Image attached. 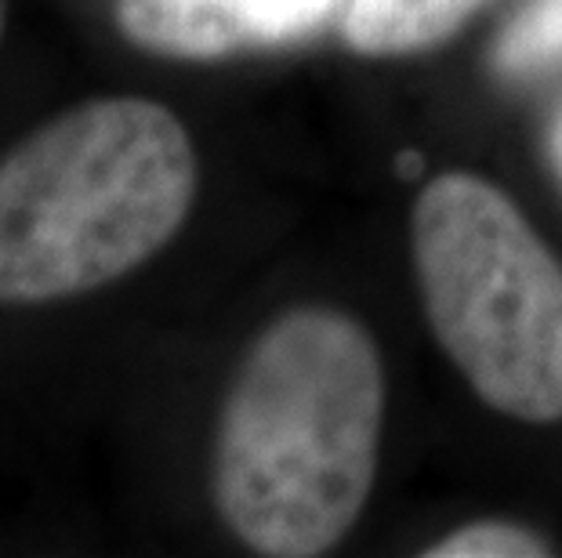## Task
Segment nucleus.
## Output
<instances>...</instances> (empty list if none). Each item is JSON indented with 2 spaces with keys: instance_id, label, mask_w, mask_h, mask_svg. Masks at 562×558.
I'll list each match as a JSON object with an SVG mask.
<instances>
[{
  "instance_id": "nucleus-1",
  "label": "nucleus",
  "mask_w": 562,
  "mask_h": 558,
  "mask_svg": "<svg viewBox=\"0 0 562 558\" xmlns=\"http://www.w3.org/2000/svg\"><path fill=\"white\" fill-rule=\"evenodd\" d=\"M385 371L352 316L305 305L255 341L214 439V504L269 558L338 548L378 475Z\"/></svg>"
},
{
  "instance_id": "nucleus-2",
  "label": "nucleus",
  "mask_w": 562,
  "mask_h": 558,
  "mask_svg": "<svg viewBox=\"0 0 562 558\" xmlns=\"http://www.w3.org/2000/svg\"><path fill=\"white\" fill-rule=\"evenodd\" d=\"M196 196V152L149 99L58 113L0 160V301L74 298L149 261Z\"/></svg>"
},
{
  "instance_id": "nucleus-3",
  "label": "nucleus",
  "mask_w": 562,
  "mask_h": 558,
  "mask_svg": "<svg viewBox=\"0 0 562 558\" xmlns=\"http://www.w3.org/2000/svg\"><path fill=\"white\" fill-rule=\"evenodd\" d=\"M414 269L442 352L486 407L562 418V261L486 178L450 171L414 204Z\"/></svg>"
},
{
  "instance_id": "nucleus-4",
  "label": "nucleus",
  "mask_w": 562,
  "mask_h": 558,
  "mask_svg": "<svg viewBox=\"0 0 562 558\" xmlns=\"http://www.w3.org/2000/svg\"><path fill=\"white\" fill-rule=\"evenodd\" d=\"M116 26L131 44L175 58H222L255 44L229 0H116Z\"/></svg>"
},
{
  "instance_id": "nucleus-5",
  "label": "nucleus",
  "mask_w": 562,
  "mask_h": 558,
  "mask_svg": "<svg viewBox=\"0 0 562 558\" xmlns=\"http://www.w3.org/2000/svg\"><path fill=\"white\" fill-rule=\"evenodd\" d=\"M486 0H345L341 33L360 55H414L453 37Z\"/></svg>"
},
{
  "instance_id": "nucleus-6",
  "label": "nucleus",
  "mask_w": 562,
  "mask_h": 558,
  "mask_svg": "<svg viewBox=\"0 0 562 558\" xmlns=\"http://www.w3.org/2000/svg\"><path fill=\"white\" fill-rule=\"evenodd\" d=\"M497 62L508 73L562 62V0H526L497 44Z\"/></svg>"
},
{
  "instance_id": "nucleus-7",
  "label": "nucleus",
  "mask_w": 562,
  "mask_h": 558,
  "mask_svg": "<svg viewBox=\"0 0 562 558\" xmlns=\"http://www.w3.org/2000/svg\"><path fill=\"white\" fill-rule=\"evenodd\" d=\"M428 558H490V555H552V544H548L541 533L519 526V522H505V519H480L469 522V526L447 533L439 544L425 551Z\"/></svg>"
},
{
  "instance_id": "nucleus-8",
  "label": "nucleus",
  "mask_w": 562,
  "mask_h": 558,
  "mask_svg": "<svg viewBox=\"0 0 562 558\" xmlns=\"http://www.w3.org/2000/svg\"><path fill=\"white\" fill-rule=\"evenodd\" d=\"M247 22L250 41L255 44H272L297 37L302 30H313L316 22L330 15V8L338 0H229Z\"/></svg>"
},
{
  "instance_id": "nucleus-9",
  "label": "nucleus",
  "mask_w": 562,
  "mask_h": 558,
  "mask_svg": "<svg viewBox=\"0 0 562 558\" xmlns=\"http://www.w3.org/2000/svg\"><path fill=\"white\" fill-rule=\"evenodd\" d=\"M4 22H8V4L0 0V37H4Z\"/></svg>"
},
{
  "instance_id": "nucleus-10",
  "label": "nucleus",
  "mask_w": 562,
  "mask_h": 558,
  "mask_svg": "<svg viewBox=\"0 0 562 558\" xmlns=\"http://www.w3.org/2000/svg\"><path fill=\"white\" fill-rule=\"evenodd\" d=\"M555 152H559V168H562V124H559V138H555Z\"/></svg>"
}]
</instances>
